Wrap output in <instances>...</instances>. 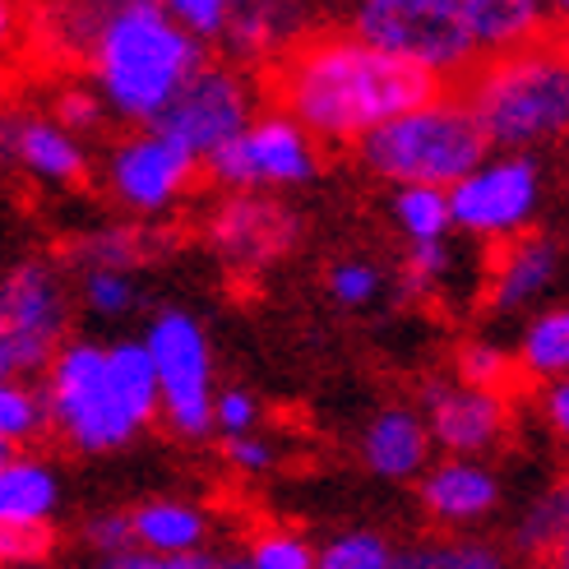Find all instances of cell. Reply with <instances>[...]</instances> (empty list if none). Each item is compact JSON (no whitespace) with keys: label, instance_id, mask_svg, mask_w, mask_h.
Wrapping results in <instances>:
<instances>
[{"label":"cell","instance_id":"16","mask_svg":"<svg viewBox=\"0 0 569 569\" xmlns=\"http://www.w3.org/2000/svg\"><path fill=\"white\" fill-rule=\"evenodd\" d=\"M421 505L445 528L481 523L500 505V477L481 459H445L421 472Z\"/></svg>","mask_w":569,"mask_h":569},{"label":"cell","instance_id":"11","mask_svg":"<svg viewBox=\"0 0 569 569\" xmlns=\"http://www.w3.org/2000/svg\"><path fill=\"white\" fill-rule=\"evenodd\" d=\"M250 121H254L250 83L237 70H227V66H204L144 130L172 139L181 153H190L194 162H204L232 134H241Z\"/></svg>","mask_w":569,"mask_h":569},{"label":"cell","instance_id":"31","mask_svg":"<svg viewBox=\"0 0 569 569\" xmlns=\"http://www.w3.org/2000/svg\"><path fill=\"white\" fill-rule=\"evenodd\" d=\"M453 264H459L453 241H417V246H408V254H403V292L436 297L440 288H449Z\"/></svg>","mask_w":569,"mask_h":569},{"label":"cell","instance_id":"13","mask_svg":"<svg viewBox=\"0 0 569 569\" xmlns=\"http://www.w3.org/2000/svg\"><path fill=\"white\" fill-rule=\"evenodd\" d=\"M204 237L227 264L264 269L297 246L301 218L269 194H227L222 204L209 213Z\"/></svg>","mask_w":569,"mask_h":569},{"label":"cell","instance_id":"12","mask_svg":"<svg viewBox=\"0 0 569 569\" xmlns=\"http://www.w3.org/2000/svg\"><path fill=\"white\" fill-rule=\"evenodd\" d=\"M102 181L121 209H130L139 218H158L167 209H177L190 194L194 158L181 153L172 139L139 130V134H126L107 149Z\"/></svg>","mask_w":569,"mask_h":569},{"label":"cell","instance_id":"48","mask_svg":"<svg viewBox=\"0 0 569 569\" xmlns=\"http://www.w3.org/2000/svg\"><path fill=\"white\" fill-rule=\"evenodd\" d=\"M107 6H111V0H107Z\"/></svg>","mask_w":569,"mask_h":569},{"label":"cell","instance_id":"38","mask_svg":"<svg viewBox=\"0 0 569 569\" xmlns=\"http://www.w3.org/2000/svg\"><path fill=\"white\" fill-rule=\"evenodd\" d=\"M260 426V403L250 389H222L213 393V431L222 436H246Z\"/></svg>","mask_w":569,"mask_h":569},{"label":"cell","instance_id":"34","mask_svg":"<svg viewBox=\"0 0 569 569\" xmlns=\"http://www.w3.org/2000/svg\"><path fill=\"white\" fill-rule=\"evenodd\" d=\"M158 6L172 14L190 38H199V42L222 38L227 14H232V0H158Z\"/></svg>","mask_w":569,"mask_h":569},{"label":"cell","instance_id":"41","mask_svg":"<svg viewBox=\"0 0 569 569\" xmlns=\"http://www.w3.org/2000/svg\"><path fill=\"white\" fill-rule=\"evenodd\" d=\"M542 421L551 426L556 436L569 431V385L565 380H547V389H542Z\"/></svg>","mask_w":569,"mask_h":569},{"label":"cell","instance_id":"46","mask_svg":"<svg viewBox=\"0 0 569 569\" xmlns=\"http://www.w3.org/2000/svg\"><path fill=\"white\" fill-rule=\"evenodd\" d=\"M14 453H19L14 445H6V440H0V463H10V459H14Z\"/></svg>","mask_w":569,"mask_h":569},{"label":"cell","instance_id":"35","mask_svg":"<svg viewBox=\"0 0 569 569\" xmlns=\"http://www.w3.org/2000/svg\"><path fill=\"white\" fill-rule=\"evenodd\" d=\"M250 565L254 569H316V547L297 532H264L250 547Z\"/></svg>","mask_w":569,"mask_h":569},{"label":"cell","instance_id":"17","mask_svg":"<svg viewBox=\"0 0 569 569\" xmlns=\"http://www.w3.org/2000/svg\"><path fill=\"white\" fill-rule=\"evenodd\" d=\"M431 459V436L412 403H389L380 408L361 431V463L385 481H408L426 472Z\"/></svg>","mask_w":569,"mask_h":569},{"label":"cell","instance_id":"4","mask_svg":"<svg viewBox=\"0 0 569 569\" xmlns=\"http://www.w3.org/2000/svg\"><path fill=\"white\" fill-rule=\"evenodd\" d=\"M357 158L371 177L389 186H440L449 190L463 181L477 162H487L491 149L481 139L463 98H431L403 117L376 126L357 139Z\"/></svg>","mask_w":569,"mask_h":569},{"label":"cell","instance_id":"33","mask_svg":"<svg viewBox=\"0 0 569 569\" xmlns=\"http://www.w3.org/2000/svg\"><path fill=\"white\" fill-rule=\"evenodd\" d=\"M325 288L343 310H366L385 292V269L376 260H338L325 278Z\"/></svg>","mask_w":569,"mask_h":569},{"label":"cell","instance_id":"36","mask_svg":"<svg viewBox=\"0 0 569 569\" xmlns=\"http://www.w3.org/2000/svg\"><path fill=\"white\" fill-rule=\"evenodd\" d=\"M83 547H89L93 556L107 560H117L126 551H134L130 542V515H121V509H98V515L83 519Z\"/></svg>","mask_w":569,"mask_h":569},{"label":"cell","instance_id":"2","mask_svg":"<svg viewBox=\"0 0 569 569\" xmlns=\"http://www.w3.org/2000/svg\"><path fill=\"white\" fill-rule=\"evenodd\" d=\"M83 51L93 61L102 107L139 126H149L209 66V47L190 38L158 0H111Z\"/></svg>","mask_w":569,"mask_h":569},{"label":"cell","instance_id":"20","mask_svg":"<svg viewBox=\"0 0 569 569\" xmlns=\"http://www.w3.org/2000/svg\"><path fill=\"white\" fill-rule=\"evenodd\" d=\"M14 167H23L28 177H38L47 186H74L89 172V149L51 117H19Z\"/></svg>","mask_w":569,"mask_h":569},{"label":"cell","instance_id":"45","mask_svg":"<svg viewBox=\"0 0 569 569\" xmlns=\"http://www.w3.org/2000/svg\"><path fill=\"white\" fill-rule=\"evenodd\" d=\"M213 569H254V565H250V556H227V560H218Z\"/></svg>","mask_w":569,"mask_h":569},{"label":"cell","instance_id":"6","mask_svg":"<svg viewBox=\"0 0 569 569\" xmlns=\"http://www.w3.org/2000/svg\"><path fill=\"white\" fill-rule=\"evenodd\" d=\"M352 23L357 42L417 66L431 79L463 74L477 61L459 0H361Z\"/></svg>","mask_w":569,"mask_h":569},{"label":"cell","instance_id":"32","mask_svg":"<svg viewBox=\"0 0 569 569\" xmlns=\"http://www.w3.org/2000/svg\"><path fill=\"white\" fill-rule=\"evenodd\" d=\"M139 260H144V246H139V237L126 232V227H98V232H89L74 246L79 269H130L134 273Z\"/></svg>","mask_w":569,"mask_h":569},{"label":"cell","instance_id":"23","mask_svg":"<svg viewBox=\"0 0 569 569\" xmlns=\"http://www.w3.org/2000/svg\"><path fill=\"white\" fill-rule=\"evenodd\" d=\"M292 28H297V14L288 0H232L222 38L232 42V51L250 56V51L273 47L278 38H288Z\"/></svg>","mask_w":569,"mask_h":569},{"label":"cell","instance_id":"37","mask_svg":"<svg viewBox=\"0 0 569 569\" xmlns=\"http://www.w3.org/2000/svg\"><path fill=\"white\" fill-rule=\"evenodd\" d=\"M61 130H70L74 139L79 134H98L102 130V121H107V107H102V98L98 93H89V89H66L61 98H56V117H51Z\"/></svg>","mask_w":569,"mask_h":569},{"label":"cell","instance_id":"24","mask_svg":"<svg viewBox=\"0 0 569 569\" xmlns=\"http://www.w3.org/2000/svg\"><path fill=\"white\" fill-rule=\"evenodd\" d=\"M393 222L398 232L417 241H449L453 218H449V194L440 186H393Z\"/></svg>","mask_w":569,"mask_h":569},{"label":"cell","instance_id":"28","mask_svg":"<svg viewBox=\"0 0 569 569\" xmlns=\"http://www.w3.org/2000/svg\"><path fill=\"white\" fill-rule=\"evenodd\" d=\"M389 565H393L389 537H380L371 528L338 532L333 542L316 547V569H389Z\"/></svg>","mask_w":569,"mask_h":569},{"label":"cell","instance_id":"8","mask_svg":"<svg viewBox=\"0 0 569 569\" xmlns=\"http://www.w3.org/2000/svg\"><path fill=\"white\" fill-rule=\"evenodd\" d=\"M445 194H449L453 232H463L472 241H515L532 232L537 213H542L547 177L537 153H496L487 162H477Z\"/></svg>","mask_w":569,"mask_h":569},{"label":"cell","instance_id":"30","mask_svg":"<svg viewBox=\"0 0 569 569\" xmlns=\"http://www.w3.org/2000/svg\"><path fill=\"white\" fill-rule=\"evenodd\" d=\"M47 431V408L42 393L19 380H0V440L6 445H28Z\"/></svg>","mask_w":569,"mask_h":569},{"label":"cell","instance_id":"9","mask_svg":"<svg viewBox=\"0 0 569 569\" xmlns=\"http://www.w3.org/2000/svg\"><path fill=\"white\" fill-rule=\"evenodd\" d=\"M70 329L66 278L47 260H19L0 278V366L6 376H38Z\"/></svg>","mask_w":569,"mask_h":569},{"label":"cell","instance_id":"19","mask_svg":"<svg viewBox=\"0 0 569 569\" xmlns=\"http://www.w3.org/2000/svg\"><path fill=\"white\" fill-rule=\"evenodd\" d=\"M61 472H56L38 453H14L0 463V528L38 532L51 528L56 509H61Z\"/></svg>","mask_w":569,"mask_h":569},{"label":"cell","instance_id":"14","mask_svg":"<svg viewBox=\"0 0 569 569\" xmlns=\"http://www.w3.org/2000/svg\"><path fill=\"white\" fill-rule=\"evenodd\" d=\"M421 421L431 445H440L453 459H477V453H491L505 431H509V398L505 393H487L472 385H453V380H436L421 393Z\"/></svg>","mask_w":569,"mask_h":569},{"label":"cell","instance_id":"15","mask_svg":"<svg viewBox=\"0 0 569 569\" xmlns=\"http://www.w3.org/2000/svg\"><path fill=\"white\" fill-rule=\"evenodd\" d=\"M560 241L556 237H537L523 232L505 246V254L496 260L491 288H487V306L496 316H532L542 306L556 282H560Z\"/></svg>","mask_w":569,"mask_h":569},{"label":"cell","instance_id":"22","mask_svg":"<svg viewBox=\"0 0 569 569\" xmlns=\"http://www.w3.org/2000/svg\"><path fill=\"white\" fill-rule=\"evenodd\" d=\"M515 366L532 380H565L569 371V310L547 306L523 325Z\"/></svg>","mask_w":569,"mask_h":569},{"label":"cell","instance_id":"40","mask_svg":"<svg viewBox=\"0 0 569 569\" xmlns=\"http://www.w3.org/2000/svg\"><path fill=\"white\" fill-rule=\"evenodd\" d=\"M227 463L250 472V477H260L278 463V445L260 431H246V436H227Z\"/></svg>","mask_w":569,"mask_h":569},{"label":"cell","instance_id":"27","mask_svg":"<svg viewBox=\"0 0 569 569\" xmlns=\"http://www.w3.org/2000/svg\"><path fill=\"white\" fill-rule=\"evenodd\" d=\"M79 301L89 306L98 320H126L139 306V278L130 269H83Z\"/></svg>","mask_w":569,"mask_h":569},{"label":"cell","instance_id":"3","mask_svg":"<svg viewBox=\"0 0 569 569\" xmlns=\"http://www.w3.org/2000/svg\"><path fill=\"white\" fill-rule=\"evenodd\" d=\"M463 107L500 153H537L569 130V66L551 42L491 56L468 79Z\"/></svg>","mask_w":569,"mask_h":569},{"label":"cell","instance_id":"29","mask_svg":"<svg viewBox=\"0 0 569 569\" xmlns=\"http://www.w3.org/2000/svg\"><path fill=\"white\" fill-rule=\"evenodd\" d=\"M515 352L496 338H472V343L459 348V385L487 389V393H505L509 380H515Z\"/></svg>","mask_w":569,"mask_h":569},{"label":"cell","instance_id":"42","mask_svg":"<svg viewBox=\"0 0 569 569\" xmlns=\"http://www.w3.org/2000/svg\"><path fill=\"white\" fill-rule=\"evenodd\" d=\"M389 569H440V551H436V542H417L408 551H393Z\"/></svg>","mask_w":569,"mask_h":569},{"label":"cell","instance_id":"26","mask_svg":"<svg viewBox=\"0 0 569 569\" xmlns=\"http://www.w3.org/2000/svg\"><path fill=\"white\" fill-rule=\"evenodd\" d=\"M565 532H569V491L556 487V491L537 496L523 509L519 532H515V547L528 551V556H547V551H556L565 542Z\"/></svg>","mask_w":569,"mask_h":569},{"label":"cell","instance_id":"25","mask_svg":"<svg viewBox=\"0 0 569 569\" xmlns=\"http://www.w3.org/2000/svg\"><path fill=\"white\" fill-rule=\"evenodd\" d=\"M107 371L117 376L121 393L134 403V412L153 421L158 417V376H153V361H149V348L139 338H121V343L107 348Z\"/></svg>","mask_w":569,"mask_h":569},{"label":"cell","instance_id":"44","mask_svg":"<svg viewBox=\"0 0 569 569\" xmlns=\"http://www.w3.org/2000/svg\"><path fill=\"white\" fill-rule=\"evenodd\" d=\"M14 28H19V10L14 0H0V51H6L14 42Z\"/></svg>","mask_w":569,"mask_h":569},{"label":"cell","instance_id":"5","mask_svg":"<svg viewBox=\"0 0 569 569\" xmlns=\"http://www.w3.org/2000/svg\"><path fill=\"white\" fill-rule=\"evenodd\" d=\"M42 408L47 426H56V436L79 453H117L149 426L107 371V348L93 338L56 348L47 361Z\"/></svg>","mask_w":569,"mask_h":569},{"label":"cell","instance_id":"1","mask_svg":"<svg viewBox=\"0 0 569 569\" xmlns=\"http://www.w3.org/2000/svg\"><path fill=\"white\" fill-rule=\"evenodd\" d=\"M288 117L329 144H357L376 126L440 98V79L366 47L357 38H320L282 66Z\"/></svg>","mask_w":569,"mask_h":569},{"label":"cell","instance_id":"47","mask_svg":"<svg viewBox=\"0 0 569 569\" xmlns=\"http://www.w3.org/2000/svg\"><path fill=\"white\" fill-rule=\"evenodd\" d=\"M0 380H10V376H6V366H0Z\"/></svg>","mask_w":569,"mask_h":569},{"label":"cell","instance_id":"39","mask_svg":"<svg viewBox=\"0 0 569 569\" xmlns=\"http://www.w3.org/2000/svg\"><path fill=\"white\" fill-rule=\"evenodd\" d=\"M56 547L51 528L38 532H19V528H0V569H14V565H38L47 560Z\"/></svg>","mask_w":569,"mask_h":569},{"label":"cell","instance_id":"21","mask_svg":"<svg viewBox=\"0 0 569 569\" xmlns=\"http://www.w3.org/2000/svg\"><path fill=\"white\" fill-rule=\"evenodd\" d=\"M130 542L144 556H190L204 551L209 519L186 500H144L130 509Z\"/></svg>","mask_w":569,"mask_h":569},{"label":"cell","instance_id":"7","mask_svg":"<svg viewBox=\"0 0 569 569\" xmlns=\"http://www.w3.org/2000/svg\"><path fill=\"white\" fill-rule=\"evenodd\" d=\"M149 348L158 376V412L181 440L213 436V348L209 333L190 310L167 306L149 320V333L139 338Z\"/></svg>","mask_w":569,"mask_h":569},{"label":"cell","instance_id":"10","mask_svg":"<svg viewBox=\"0 0 569 569\" xmlns=\"http://www.w3.org/2000/svg\"><path fill=\"white\" fill-rule=\"evenodd\" d=\"M204 167L222 190L260 194V190L306 186L316 177L320 153H316V139H310L288 111H269V117H254L241 134L227 139L222 149H213L204 158Z\"/></svg>","mask_w":569,"mask_h":569},{"label":"cell","instance_id":"43","mask_svg":"<svg viewBox=\"0 0 569 569\" xmlns=\"http://www.w3.org/2000/svg\"><path fill=\"white\" fill-rule=\"evenodd\" d=\"M14 134H19V117L14 111H0V172L14 167Z\"/></svg>","mask_w":569,"mask_h":569},{"label":"cell","instance_id":"18","mask_svg":"<svg viewBox=\"0 0 569 569\" xmlns=\"http://www.w3.org/2000/svg\"><path fill=\"white\" fill-rule=\"evenodd\" d=\"M459 10L477 56H505L547 42L551 28V0H459Z\"/></svg>","mask_w":569,"mask_h":569}]
</instances>
